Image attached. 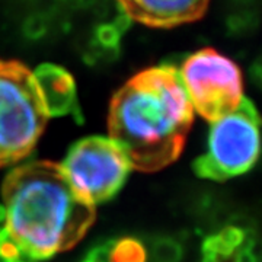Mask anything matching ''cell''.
<instances>
[{
	"mask_svg": "<svg viewBox=\"0 0 262 262\" xmlns=\"http://www.w3.org/2000/svg\"><path fill=\"white\" fill-rule=\"evenodd\" d=\"M192 121L179 72L160 64L141 70L115 92L108 130L131 169L156 172L181 156Z\"/></svg>",
	"mask_w": 262,
	"mask_h": 262,
	"instance_id": "cell-1",
	"label": "cell"
},
{
	"mask_svg": "<svg viewBox=\"0 0 262 262\" xmlns=\"http://www.w3.org/2000/svg\"><path fill=\"white\" fill-rule=\"evenodd\" d=\"M6 229L22 256L38 262L72 249L96 219L76 195L60 165L41 160L10 169L2 187Z\"/></svg>",
	"mask_w": 262,
	"mask_h": 262,
	"instance_id": "cell-2",
	"label": "cell"
},
{
	"mask_svg": "<svg viewBox=\"0 0 262 262\" xmlns=\"http://www.w3.org/2000/svg\"><path fill=\"white\" fill-rule=\"evenodd\" d=\"M47 118L32 72L15 60H0V168L28 158Z\"/></svg>",
	"mask_w": 262,
	"mask_h": 262,
	"instance_id": "cell-3",
	"label": "cell"
},
{
	"mask_svg": "<svg viewBox=\"0 0 262 262\" xmlns=\"http://www.w3.org/2000/svg\"><path fill=\"white\" fill-rule=\"evenodd\" d=\"M259 150V114L252 101L244 98L234 111L210 122L207 151L194 160L192 170L210 181L234 178L255 166Z\"/></svg>",
	"mask_w": 262,
	"mask_h": 262,
	"instance_id": "cell-4",
	"label": "cell"
},
{
	"mask_svg": "<svg viewBox=\"0 0 262 262\" xmlns=\"http://www.w3.org/2000/svg\"><path fill=\"white\" fill-rule=\"evenodd\" d=\"M60 168L76 195L94 207L117 195L131 172L118 144L102 136L76 141Z\"/></svg>",
	"mask_w": 262,
	"mask_h": 262,
	"instance_id": "cell-5",
	"label": "cell"
},
{
	"mask_svg": "<svg viewBox=\"0 0 262 262\" xmlns=\"http://www.w3.org/2000/svg\"><path fill=\"white\" fill-rule=\"evenodd\" d=\"M178 72L192 110L207 121L234 111L245 98L239 66L214 48L187 56Z\"/></svg>",
	"mask_w": 262,
	"mask_h": 262,
	"instance_id": "cell-6",
	"label": "cell"
},
{
	"mask_svg": "<svg viewBox=\"0 0 262 262\" xmlns=\"http://www.w3.org/2000/svg\"><path fill=\"white\" fill-rule=\"evenodd\" d=\"M133 20L153 28H172L200 19L210 0H117Z\"/></svg>",
	"mask_w": 262,
	"mask_h": 262,
	"instance_id": "cell-7",
	"label": "cell"
},
{
	"mask_svg": "<svg viewBox=\"0 0 262 262\" xmlns=\"http://www.w3.org/2000/svg\"><path fill=\"white\" fill-rule=\"evenodd\" d=\"M32 76L47 117L58 118L72 115L79 124L83 122L75 79L64 67L44 63L38 66Z\"/></svg>",
	"mask_w": 262,
	"mask_h": 262,
	"instance_id": "cell-8",
	"label": "cell"
},
{
	"mask_svg": "<svg viewBox=\"0 0 262 262\" xmlns=\"http://www.w3.org/2000/svg\"><path fill=\"white\" fill-rule=\"evenodd\" d=\"M106 262H147V251L140 239L124 236L111 241Z\"/></svg>",
	"mask_w": 262,
	"mask_h": 262,
	"instance_id": "cell-9",
	"label": "cell"
},
{
	"mask_svg": "<svg viewBox=\"0 0 262 262\" xmlns=\"http://www.w3.org/2000/svg\"><path fill=\"white\" fill-rule=\"evenodd\" d=\"M182 256V244L175 237L160 236L151 245V258L155 262H181Z\"/></svg>",
	"mask_w": 262,
	"mask_h": 262,
	"instance_id": "cell-10",
	"label": "cell"
},
{
	"mask_svg": "<svg viewBox=\"0 0 262 262\" xmlns=\"http://www.w3.org/2000/svg\"><path fill=\"white\" fill-rule=\"evenodd\" d=\"M258 25V16L251 10H242L232 13L226 20V28L230 35L241 37L251 32Z\"/></svg>",
	"mask_w": 262,
	"mask_h": 262,
	"instance_id": "cell-11",
	"label": "cell"
},
{
	"mask_svg": "<svg viewBox=\"0 0 262 262\" xmlns=\"http://www.w3.org/2000/svg\"><path fill=\"white\" fill-rule=\"evenodd\" d=\"M121 35L111 24H99L94 29V41L102 50H115L120 48Z\"/></svg>",
	"mask_w": 262,
	"mask_h": 262,
	"instance_id": "cell-12",
	"label": "cell"
},
{
	"mask_svg": "<svg viewBox=\"0 0 262 262\" xmlns=\"http://www.w3.org/2000/svg\"><path fill=\"white\" fill-rule=\"evenodd\" d=\"M48 32V20L44 15L34 13L29 15L28 18L22 24V34L29 41H39L44 38Z\"/></svg>",
	"mask_w": 262,
	"mask_h": 262,
	"instance_id": "cell-13",
	"label": "cell"
},
{
	"mask_svg": "<svg viewBox=\"0 0 262 262\" xmlns=\"http://www.w3.org/2000/svg\"><path fill=\"white\" fill-rule=\"evenodd\" d=\"M217 234L225 242L226 246L233 252L239 251L244 246L248 236H249L248 230H245L244 227H239L237 225L226 226Z\"/></svg>",
	"mask_w": 262,
	"mask_h": 262,
	"instance_id": "cell-14",
	"label": "cell"
},
{
	"mask_svg": "<svg viewBox=\"0 0 262 262\" xmlns=\"http://www.w3.org/2000/svg\"><path fill=\"white\" fill-rule=\"evenodd\" d=\"M203 255H214L219 258H229V256H233L234 252L230 251L225 242L219 237V234H210L207 236L206 239L203 241Z\"/></svg>",
	"mask_w": 262,
	"mask_h": 262,
	"instance_id": "cell-15",
	"label": "cell"
},
{
	"mask_svg": "<svg viewBox=\"0 0 262 262\" xmlns=\"http://www.w3.org/2000/svg\"><path fill=\"white\" fill-rule=\"evenodd\" d=\"M0 255L12 262H18L19 258L22 256L19 246L12 239L9 230L6 227L0 229Z\"/></svg>",
	"mask_w": 262,
	"mask_h": 262,
	"instance_id": "cell-16",
	"label": "cell"
},
{
	"mask_svg": "<svg viewBox=\"0 0 262 262\" xmlns=\"http://www.w3.org/2000/svg\"><path fill=\"white\" fill-rule=\"evenodd\" d=\"M108 248H110V242L96 245L84 255V258L80 262H106Z\"/></svg>",
	"mask_w": 262,
	"mask_h": 262,
	"instance_id": "cell-17",
	"label": "cell"
},
{
	"mask_svg": "<svg viewBox=\"0 0 262 262\" xmlns=\"http://www.w3.org/2000/svg\"><path fill=\"white\" fill-rule=\"evenodd\" d=\"M253 248V239L248 237L245 245L241 248V251L234 253V262H258L255 253L252 252Z\"/></svg>",
	"mask_w": 262,
	"mask_h": 262,
	"instance_id": "cell-18",
	"label": "cell"
},
{
	"mask_svg": "<svg viewBox=\"0 0 262 262\" xmlns=\"http://www.w3.org/2000/svg\"><path fill=\"white\" fill-rule=\"evenodd\" d=\"M111 25L118 31V34H120V35H122V34H125V32L131 28V25H133V19H131L127 13H124L122 10H120V13L115 16V19H114V22L111 24Z\"/></svg>",
	"mask_w": 262,
	"mask_h": 262,
	"instance_id": "cell-19",
	"label": "cell"
},
{
	"mask_svg": "<svg viewBox=\"0 0 262 262\" xmlns=\"http://www.w3.org/2000/svg\"><path fill=\"white\" fill-rule=\"evenodd\" d=\"M249 76H251V80L256 86H261L262 82V67H261V60H255V63L251 66L249 69Z\"/></svg>",
	"mask_w": 262,
	"mask_h": 262,
	"instance_id": "cell-20",
	"label": "cell"
},
{
	"mask_svg": "<svg viewBox=\"0 0 262 262\" xmlns=\"http://www.w3.org/2000/svg\"><path fill=\"white\" fill-rule=\"evenodd\" d=\"M6 217H8L6 208L3 204H0V223H6Z\"/></svg>",
	"mask_w": 262,
	"mask_h": 262,
	"instance_id": "cell-21",
	"label": "cell"
},
{
	"mask_svg": "<svg viewBox=\"0 0 262 262\" xmlns=\"http://www.w3.org/2000/svg\"><path fill=\"white\" fill-rule=\"evenodd\" d=\"M234 2H237V3H241V5H251L255 0H234Z\"/></svg>",
	"mask_w": 262,
	"mask_h": 262,
	"instance_id": "cell-22",
	"label": "cell"
},
{
	"mask_svg": "<svg viewBox=\"0 0 262 262\" xmlns=\"http://www.w3.org/2000/svg\"><path fill=\"white\" fill-rule=\"evenodd\" d=\"M0 262H12V261H9V259H6L5 256H2V255H0Z\"/></svg>",
	"mask_w": 262,
	"mask_h": 262,
	"instance_id": "cell-23",
	"label": "cell"
},
{
	"mask_svg": "<svg viewBox=\"0 0 262 262\" xmlns=\"http://www.w3.org/2000/svg\"><path fill=\"white\" fill-rule=\"evenodd\" d=\"M18 262H24V261H18Z\"/></svg>",
	"mask_w": 262,
	"mask_h": 262,
	"instance_id": "cell-24",
	"label": "cell"
}]
</instances>
